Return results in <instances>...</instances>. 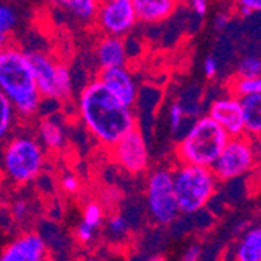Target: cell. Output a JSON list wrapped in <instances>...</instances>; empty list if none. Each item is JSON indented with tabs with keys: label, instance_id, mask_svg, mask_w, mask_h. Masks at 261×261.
I'll return each instance as SVG.
<instances>
[{
	"label": "cell",
	"instance_id": "obj_1",
	"mask_svg": "<svg viewBox=\"0 0 261 261\" xmlns=\"http://www.w3.org/2000/svg\"><path fill=\"white\" fill-rule=\"evenodd\" d=\"M79 116L86 130L107 147L136 128L133 110L117 100L97 79L82 89Z\"/></svg>",
	"mask_w": 261,
	"mask_h": 261
},
{
	"label": "cell",
	"instance_id": "obj_2",
	"mask_svg": "<svg viewBox=\"0 0 261 261\" xmlns=\"http://www.w3.org/2000/svg\"><path fill=\"white\" fill-rule=\"evenodd\" d=\"M0 91L20 117L39 111L41 94L36 86L27 52L11 44L0 47Z\"/></svg>",
	"mask_w": 261,
	"mask_h": 261
},
{
	"label": "cell",
	"instance_id": "obj_3",
	"mask_svg": "<svg viewBox=\"0 0 261 261\" xmlns=\"http://www.w3.org/2000/svg\"><path fill=\"white\" fill-rule=\"evenodd\" d=\"M230 136L208 116L197 119L186 128L177 146L180 164L210 168L215 164Z\"/></svg>",
	"mask_w": 261,
	"mask_h": 261
},
{
	"label": "cell",
	"instance_id": "obj_4",
	"mask_svg": "<svg viewBox=\"0 0 261 261\" xmlns=\"http://www.w3.org/2000/svg\"><path fill=\"white\" fill-rule=\"evenodd\" d=\"M174 194L178 210L183 215L202 211L213 199L218 188V178L210 168L180 164L172 171Z\"/></svg>",
	"mask_w": 261,
	"mask_h": 261
},
{
	"label": "cell",
	"instance_id": "obj_5",
	"mask_svg": "<svg viewBox=\"0 0 261 261\" xmlns=\"http://www.w3.org/2000/svg\"><path fill=\"white\" fill-rule=\"evenodd\" d=\"M45 153L41 142L32 135H17L4 149V172L17 185H25L39 177L44 168Z\"/></svg>",
	"mask_w": 261,
	"mask_h": 261
},
{
	"label": "cell",
	"instance_id": "obj_6",
	"mask_svg": "<svg viewBox=\"0 0 261 261\" xmlns=\"http://www.w3.org/2000/svg\"><path fill=\"white\" fill-rule=\"evenodd\" d=\"M38 91L42 99L61 100L72 92V75L67 66L55 61L49 54L41 50L27 52Z\"/></svg>",
	"mask_w": 261,
	"mask_h": 261
},
{
	"label": "cell",
	"instance_id": "obj_7",
	"mask_svg": "<svg viewBox=\"0 0 261 261\" xmlns=\"http://www.w3.org/2000/svg\"><path fill=\"white\" fill-rule=\"evenodd\" d=\"M146 205L155 224L169 225L178 215V203L174 194L172 171L160 168L155 169L146 183Z\"/></svg>",
	"mask_w": 261,
	"mask_h": 261
},
{
	"label": "cell",
	"instance_id": "obj_8",
	"mask_svg": "<svg viewBox=\"0 0 261 261\" xmlns=\"http://www.w3.org/2000/svg\"><path fill=\"white\" fill-rule=\"evenodd\" d=\"M256 161L250 138L244 135L234 136L227 141L218 160L211 166V171L218 181H230L250 172Z\"/></svg>",
	"mask_w": 261,
	"mask_h": 261
},
{
	"label": "cell",
	"instance_id": "obj_9",
	"mask_svg": "<svg viewBox=\"0 0 261 261\" xmlns=\"http://www.w3.org/2000/svg\"><path fill=\"white\" fill-rule=\"evenodd\" d=\"M96 22L105 36L128 35L138 22L132 0H99Z\"/></svg>",
	"mask_w": 261,
	"mask_h": 261
},
{
	"label": "cell",
	"instance_id": "obj_10",
	"mask_svg": "<svg viewBox=\"0 0 261 261\" xmlns=\"http://www.w3.org/2000/svg\"><path fill=\"white\" fill-rule=\"evenodd\" d=\"M114 161L130 174H141L149 166V149L144 135L135 128L111 147Z\"/></svg>",
	"mask_w": 261,
	"mask_h": 261
},
{
	"label": "cell",
	"instance_id": "obj_11",
	"mask_svg": "<svg viewBox=\"0 0 261 261\" xmlns=\"http://www.w3.org/2000/svg\"><path fill=\"white\" fill-rule=\"evenodd\" d=\"M208 117H211L230 138L244 135L241 100L233 94H225L213 100L208 108Z\"/></svg>",
	"mask_w": 261,
	"mask_h": 261
},
{
	"label": "cell",
	"instance_id": "obj_12",
	"mask_svg": "<svg viewBox=\"0 0 261 261\" xmlns=\"http://www.w3.org/2000/svg\"><path fill=\"white\" fill-rule=\"evenodd\" d=\"M97 80L124 105L132 108L138 102V96H139L138 85L127 66L100 69Z\"/></svg>",
	"mask_w": 261,
	"mask_h": 261
},
{
	"label": "cell",
	"instance_id": "obj_13",
	"mask_svg": "<svg viewBox=\"0 0 261 261\" xmlns=\"http://www.w3.org/2000/svg\"><path fill=\"white\" fill-rule=\"evenodd\" d=\"M47 252L49 247L42 236L29 231L20 234L0 253V261H45Z\"/></svg>",
	"mask_w": 261,
	"mask_h": 261
},
{
	"label": "cell",
	"instance_id": "obj_14",
	"mask_svg": "<svg viewBox=\"0 0 261 261\" xmlns=\"http://www.w3.org/2000/svg\"><path fill=\"white\" fill-rule=\"evenodd\" d=\"M96 61L100 69L124 67L128 63V55L122 38L117 36H103L96 45Z\"/></svg>",
	"mask_w": 261,
	"mask_h": 261
},
{
	"label": "cell",
	"instance_id": "obj_15",
	"mask_svg": "<svg viewBox=\"0 0 261 261\" xmlns=\"http://www.w3.org/2000/svg\"><path fill=\"white\" fill-rule=\"evenodd\" d=\"M136 20L156 23L168 19L178 5V0H132Z\"/></svg>",
	"mask_w": 261,
	"mask_h": 261
},
{
	"label": "cell",
	"instance_id": "obj_16",
	"mask_svg": "<svg viewBox=\"0 0 261 261\" xmlns=\"http://www.w3.org/2000/svg\"><path fill=\"white\" fill-rule=\"evenodd\" d=\"M38 135H39L41 146L50 149V150H60L66 142L64 127L52 114H47L39 122Z\"/></svg>",
	"mask_w": 261,
	"mask_h": 261
},
{
	"label": "cell",
	"instance_id": "obj_17",
	"mask_svg": "<svg viewBox=\"0 0 261 261\" xmlns=\"http://www.w3.org/2000/svg\"><path fill=\"white\" fill-rule=\"evenodd\" d=\"M234 261H261V227L247 228L234 247Z\"/></svg>",
	"mask_w": 261,
	"mask_h": 261
},
{
	"label": "cell",
	"instance_id": "obj_18",
	"mask_svg": "<svg viewBox=\"0 0 261 261\" xmlns=\"http://www.w3.org/2000/svg\"><path fill=\"white\" fill-rule=\"evenodd\" d=\"M243 110L244 136H256L261 133V96H247L240 99Z\"/></svg>",
	"mask_w": 261,
	"mask_h": 261
},
{
	"label": "cell",
	"instance_id": "obj_19",
	"mask_svg": "<svg viewBox=\"0 0 261 261\" xmlns=\"http://www.w3.org/2000/svg\"><path fill=\"white\" fill-rule=\"evenodd\" d=\"M57 4L80 22L94 20L99 10V0H57Z\"/></svg>",
	"mask_w": 261,
	"mask_h": 261
},
{
	"label": "cell",
	"instance_id": "obj_20",
	"mask_svg": "<svg viewBox=\"0 0 261 261\" xmlns=\"http://www.w3.org/2000/svg\"><path fill=\"white\" fill-rule=\"evenodd\" d=\"M17 25V13L13 7L0 2V47L10 41V35Z\"/></svg>",
	"mask_w": 261,
	"mask_h": 261
},
{
	"label": "cell",
	"instance_id": "obj_21",
	"mask_svg": "<svg viewBox=\"0 0 261 261\" xmlns=\"http://www.w3.org/2000/svg\"><path fill=\"white\" fill-rule=\"evenodd\" d=\"M16 117H17V114H16L13 105L4 96L2 91H0V141L8 138V135L11 133V130L14 127Z\"/></svg>",
	"mask_w": 261,
	"mask_h": 261
},
{
	"label": "cell",
	"instance_id": "obj_22",
	"mask_svg": "<svg viewBox=\"0 0 261 261\" xmlns=\"http://www.w3.org/2000/svg\"><path fill=\"white\" fill-rule=\"evenodd\" d=\"M231 94L238 99L261 96V75L255 79H234L231 82Z\"/></svg>",
	"mask_w": 261,
	"mask_h": 261
},
{
	"label": "cell",
	"instance_id": "obj_23",
	"mask_svg": "<svg viewBox=\"0 0 261 261\" xmlns=\"http://www.w3.org/2000/svg\"><path fill=\"white\" fill-rule=\"evenodd\" d=\"M261 75V57L246 55L236 64V79H255Z\"/></svg>",
	"mask_w": 261,
	"mask_h": 261
},
{
	"label": "cell",
	"instance_id": "obj_24",
	"mask_svg": "<svg viewBox=\"0 0 261 261\" xmlns=\"http://www.w3.org/2000/svg\"><path fill=\"white\" fill-rule=\"evenodd\" d=\"M130 231V222L122 215H114L107 221V233L111 240L122 241L128 236Z\"/></svg>",
	"mask_w": 261,
	"mask_h": 261
},
{
	"label": "cell",
	"instance_id": "obj_25",
	"mask_svg": "<svg viewBox=\"0 0 261 261\" xmlns=\"http://www.w3.org/2000/svg\"><path fill=\"white\" fill-rule=\"evenodd\" d=\"M82 222H85V224H88L92 228L97 230L100 227V224L103 222V210H102V206L99 203H96V202L88 203L85 206V210H83Z\"/></svg>",
	"mask_w": 261,
	"mask_h": 261
},
{
	"label": "cell",
	"instance_id": "obj_26",
	"mask_svg": "<svg viewBox=\"0 0 261 261\" xmlns=\"http://www.w3.org/2000/svg\"><path fill=\"white\" fill-rule=\"evenodd\" d=\"M186 111L181 105V102H174L171 107H169V113H168V119H169V125H171V130L174 133H178L180 128L183 127L185 121H186Z\"/></svg>",
	"mask_w": 261,
	"mask_h": 261
},
{
	"label": "cell",
	"instance_id": "obj_27",
	"mask_svg": "<svg viewBox=\"0 0 261 261\" xmlns=\"http://www.w3.org/2000/svg\"><path fill=\"white\" fill-rule=\"evenodd\" d=\"M96 228H92L91 225L85 224V222H80L75 228V236L77 240L82 243V244H89L94 241V238H96Z\"/></svg>",
	"mask_w": 261,
	"mask_h": 261
},
{
	"label": "cell",
	"instance_id": "obj_28",
	"mask_svg": "<svg viewBox=\"0 0 261 261\" xmlns=\"http://www.w3.org/2000/svg\"><path fill=\"white\" fill-rule=\"evenodd\" d=\"M236 7L243 16L261 11V0H236Z\"/></svg>",
	"mask_w": 261,
	"mask_h": 261
},
{
	"label": "cell",
	"instance_id": "obj_29",
	"mask_svg": "<svg viewBox=\"0 0 261 261\" xmlns=\"http://www.w3.org/2000/svg\"><path fill=\"white\" fill-rule=\"evenodd\" d=\"M218 70H219V61L216 57H206L203 61V74L206 79H215L218 75Z\"/></svg>",
	"mask_w": 261,
	"mask_h": 261
},
{
	"label": "cell",
	"instance_id": "obj_30",
	"mask_svg": "<svg viewBox=\"0 0 261 261\" xmlns=\"http://www.w3.org/2000/svg\"><path fill=\"white\" fill-rule=\"evenodd\" d=\"M61 188L64 189L66 193L74 194V193H77L79 189H80V181H79V178L75 175L67 174V175H64L61 178Z\"/></svg>",
	"mask_w": 261,
	"mask_h": 261
},
{
	"label": "cell",
	"instance_id": "obj_31",
	"mask_svg": "<svg viewBox=\"0 0 261 261\" xmlns=\"http://www.w3.org/2000/svg\"><path fill=\"white\" fill-rule=\"evenodd\" d=\"M30 213V205L25 200H17L13 205V216L16 221H23Z\"/></svg>",
	"mask_w": 261,
	"mask_h": 261
},
{
	"label": "cell",
	"instance_id": "obj_32",
	"mask_svg": "<svg viewBox=\"0 0 261 261\" xmlns=\"http://www.w3.org/2000/svg\"><path fill=\"white\" fill-rule=\"evenodd\" d=\"M200 256H202V249H200V246L193 244V246H189V247L185 250L181 261H200Z\"/></svg>",
	"mask_w": 261,
	"mask_h": 261
},
{
	"label": "cell",
	"instance_id": "obj_33",
	"mask_svg": "<svg viewBox=\"0 0 261 261\" xmlns=\"http://www.w3.org/2000/svg\"><path fill=\"white\" fill-rule=\"evenodd\" d=\"M208 2L210 0H189V5H191L196 16L203 17L208 11Z\"/></svg>",
	"mask_w": 261,
	"mask_h": 261
},
{
	"label": "cell",
	"instance_id": "obj_34",
	"mask_svg": "<svg viewBox=\"0 0 261 261\" xmlns=\"http://www.w3.org/2000/svg\"><path fill=\"white\" fill-rule=\"evenodd\" d=\"M228 22H230L228 14L221 11V13H218V14H216V17H215V29H216V30H219V32H222V30H225V29H227Z\"/></svg>",
	"mask_w": 261,
	"mask_h": 261
},
{
	"label": "cell",
	"instance_id": "obj_35",
	"mask_svg": "<svg viewBox=\"0 0 261 261\" xmlns=\"http://www.w3.org/2000/svg\"><path fill=\"white\" fill-rule=\"evenodd\" d=\"M250 141H252V147H253L256 160H261V133L253 136V138H250Z\"/></svg>",
	"mask_w": 261,
	"mask_h": 261
},
{
	"label": "cell",
	"instance_id": "obj_36",
	"mask_svg": "<svg viewBox=\"0 0 261 261\" xmlns=\"http://www.w3.org/2000/svg\"><path fill=\"white\" fill-rule=\"evenodd\" d=\"M147 261H166V259L161 258V256H153V258H150V259H147Z\"/></svg>",
	"mask_w": 261,
	"mask_h": 261
},
{
	"label": "cell",
	"instance_id": "obj_37",
	"mask_svg": "<svg viewBox=\"0 0 261 261\" xmlns=\"http://www.w3.org/2000/svg\"><path fill=\"white\" fill-rule=\"evenodd\" d=\"M83 261H97V259L96 258H85Z\"/></svg>",
	"mask_w": 261,
	"mask_h": 261
},
{
	"label": "cell",
	"instance_id": "obj_38",
	"mask_svg": "<svg viewBox=\"0 0 261 261\" xmlns=\"http://www.w3.org/2000/svg\"><path fill=\"white\" fill-rule=\"evenodd\" d=\"M50 2H57V0H50Z\"/></svg>",
	"mask_w": 261,
	"mask_h": 261
}]
</instances>
